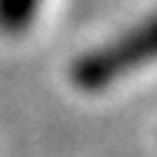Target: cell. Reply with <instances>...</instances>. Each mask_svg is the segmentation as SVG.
Masks as SVG:
<instances>
[{"instance_id":"6da1fadb","label":"cell","mask_w":157,"mask_h":157,"mask_svg":"<svg viewBox=\"0 0 157 157\" xmlns=\"http://www.w3.org/2000/svg\"><path fill=\"white\" fill-rule=\"evenodd\" d=\"M157 59V17L147 20L144 26L124 33L121 39H115L111 46L88 52L82 62H75L72 78L82 88H101L108 82H115L118 75H124L128 69Z\"/></svg>"},{"instance_id":"7a4b0ae2","label":"cell","mask_w":157,"mask_h":157,"mask_svg":"<svg viewBox=\"0 0 157 157\" xmlns=\"http://www.w3.org/2000/svg\"><path fill=\"white\" fill-rule=\"evenodd\" d=\"M39 0H0V33H20L36 13Z\"/></svg>"}]
</instances>
